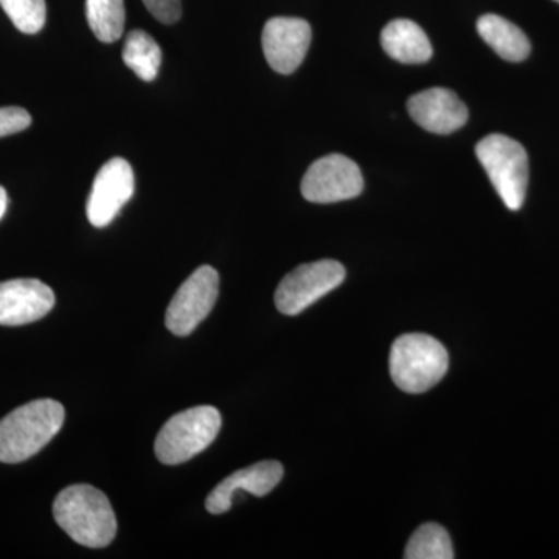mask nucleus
Listing matches in <instances>:
<instances>
[{
  "mask_svg": "<svg viewBox=\"0 0 559 559\" xmlns=\"http://www.w3.org/2000/svg\"><path fill=\"white\" fill-rule=\"evenodd\" d=\"M283 474L285 469L282 463L274 460L255 463L249 468L237 471L210 492L205 500V509L212 514L227 513L234 503V496L241 489L257 498H263L277 487L283 479Z\"/></svg>",
  "mask_w": 559,
  "mask_h": 559,
  "instance_id": "ddd939ff",
  "label": "nucleus"
},
{
  "mask_svg": "<svg viewBox=\"0 0 559 559\" xmlns=\"http://www.w3.org/2000/svg\"><path fill=\"white\" fill-rule=\"evenodd\" d=\"M0 7L17 31L35 35L46 24V0H0Z\"/></svg>",
  "mask_w": 559,
  "mask_h": 559,
  "instance_id": "6ab92c4d",
  "label": "nucleus"
},
{
  "mask_svg": "<svg viewBox=\"0 0 559 559\" xmlns=\"http://www.w3.org/2000/svg\"><path fill=\"white\" fill-rule=\"evenodd\" d=\"M31 124L32 116L28 110L17 108V106L0 108V138L17 134V132L27 130Z\"/></svg>",
  "mask_w": 559,
  "mask_h": 559,
  "instance_id": "aec40b11",
  "label": "nucleus"
},
{
  "mask_svg": "<svg viewBox=\"0 0 559 559\" xmlns=\"http://www.w3.org/2000/svg\"><path fill=\"white\" fill-rule=\"evenodd\" d=\"M480 38L491 47L500 58L510 62L527 60L532 44L513 22L498 14H485L477 21Z\"/></svg>",
  "mask_w": 559,
  "mask_h": 559,
  "instance_id": "2eb2a0df",
  "label": "nucleus"
},
{
  "mask_svg": "<svg viewBox=\"0 0 559 559\" xmlns=\"http://www.w3.org/2000/svg\"><path fill=\"white\" fill-rule=\"evenodd\" d=\"M362 190V173L358 165L342 154H330L316 160L301 180V194L314 204L353 200Z\"/></svg>",
  "mask_w": 559,
  "mask_h": 559,
  "instance_id": "6e6552de",
  "label": "nucleus"
},
{
  "mask_svg": "<svg viewBox=\"0 0 559 559\" xmlns=\"http://www.w3.org/2000/svg\"><path fill=\"white\" fill-rule=\"evenodd\" d=\"M311 25L299 17H272L263 31V51L275 72H296L311 46Z\"/></svg>",
  "mask_w": 559,
  "mask_h": 559,
  "instance_id": "9d476101",
  "label": "nucleus"
},
{
  "mask_svg": "<svg viewBox=\"0 0 559 559\" xmlns=\"http://www.w3.org/2000/svg\"><path fill=\"white\" fill-rule=\"evenodd\" d=\"M218 294V272L212 266L198 267L173 297L165 325L176 336H189L213 310Z\"/></svg>",
  "mask_w": 559,
  "mask_h": 559,
  "instance_id": "0eeeda50",
  "label": "nucleus"
},
{
  "mask_svg": "<svg viewBox=\"0 0 559 559\" xmlns=\"http://www.w3.org/2000/svg\"><path fill=\"white\" fill-rule=\"evenodd\" d=\"M53 516L66 533L84 547L102 549L117 535V520L105 492L91 485L62 489L53 503Z\"/></svg>",
  "mask_w": 559,
  "mask_h": 559,
  "instance_id": "f257e3e1",
  "label": "nucleus"
},
{
  "mask_svg": "<svg viewBox=\"0 0 559 559\" xmlns=\"http://www.w3.org/2000/svg\"><path fill=\"white\" fill-rule=\"evenodd\" d=\"M412 119L423 130L433 134H451L465 127L468 121V108L457 95L443 87L418 92L407 102Z\"/></svg>",
  "mask_w": 559,
  "mask_h": 559,
  "instance_id": "f8f14e48",
  "label": "nucleus"
},
{
  "mask_svg": "<svg viewBox=\"0 0 559 559\" xmlns=\"http://www.w3.org/2000/svg\"><path fill=\"white\" fill-rule=\"evenodd\" d=\"M382 49L403 64H423L432 58L428 35L414 21L396 20L381 33Z\"/></svg>",
  "mask_w": 559,
  "mask_h": 559,
  "instance_id": "4468645a",
  "label": "nucleus"
},
{
  "mask_svg": "<svg viewBox=\"0 0 559 559\" xmlns=\"http://www.w3.org/2000/svg\"><path fill=\"white\" fill-rule=\"evenodd\" d=\"M555 2L559 3V0H555Z\"/></svg>",
  "mask_w": 559,
  "mask_h": 559,
  "instance_id": "5701e85b",
  "label": "nucleus"
},
{
  "mask_svg": "<svg viewBox=\"0 0 559 559\" xmlns=\"http://www.w3.org/2000/svg\"><path fill=\"white\" fill-rule=\"evenodd\" d=\"M64 415L58 401L36 400L0 419V462L21 463L38 454L60 432Z\"/></svg>",
  "mask_w": 559,
  "mask_h": 559,
  "instance_id": "f03ea898",
  "label": "nucleus"
},
{
  "mask_svg": "<svg viewBox=\"0 0 559 559\" xmlns=\"http://www.w3.org/2000/svg\"><path fill=\"white\" fill-rule=\"evenodd\" d=\"M91 31L102 43H116L124 31L123 0H86Z\"/></svg>",
  "mask_w": 559,
  "mask_h": 559,
  "instance_id": "f3484780",
  "label": "nucleus"
},
{
  "mask_svg": "<svg viewBox=\"0 0 559 559\" xmlns=\"http://www.w3.org/2000/svg\"><path fill=\"white\" fill-rule=\"evenodd\" d=\"M476 156L503 204L513 212L520 210L528 186V156L524 146L507 135L491 134L477 143Z\"/></svg>",
  "mask_w": 559,
  "mask_h": 559,
  "instance_id": "39448f33",
  "label": "nucleus"
},
{
  "mask_svg": "<svg viewBox=\"0 0 559 559\" xmlns=\"http://www.w3.org/2000/svg\"><path fill=\"white\" fill-rule=\"evenodd\" d=\"M135 190L134 171L130 162L114 157L100 168L87 198V219L94 227L109 226Z\"/></svg>",
  "mask_w": 559,
  "mask_h": 559,
  "instance_id": "1a4fd4ad",
  "label": "nucleus"
},
{
  "mask_svg": "<svg viewBox=\"0 0 559 559\" xmlns=\"http://www.w3.org/2000/svg\"><path fill=\"white\" fill-rule=\"evenodd\" d=\"M121 58L140 80H156L162 64V50L159 44L148 33L143 31L128 33Z\"/></svg>",
  "mask_w": 559,
  "mask_h": 559,
  "instance_id": "dca6fc26",
  "label": "nucleus"
},
{
  "mask_svg": "<svg viewBox=\"0 0 559 559\" xmlns=\"http://www.w3.org/2000/svg\"><path fill=\"white\" fill-rule=\"evenodd\" d=\"M406 559H452L454 550L447 530L437 524H425L407 543Z\"/></svg>",
  "mask_w": 559,
  "mask_h": 559,
  "instance_id": "a211bd4d",
  "label": "nucleus"
},
{
  "mask_svg": "<svg viewBox=\"0 0 559 559\" xmlns=\"http://www.w3.org/2000/svg\"><path fill=\"white\" fill-rule=\"evenodd\" d=\"M223 418L212 406L191 407L165 423L154 451L164 465H180L207 450L218 437Z\"/></svg>",
  "mask_w": 559,
  "mask_h": 559,
  "instance_id": "20e7f679",
  "label": "nucleus"
},
{
  "mask_svg": "<svg viewBox=\"0 0 559 559\" xmlns=\"http://www.w3.org/2000/svg\"><path fill=\"white\" fill-rule=\"evenodd\" d=\"M345 280L340 261L320 260L301 264L280 282L275 290V307L285 316H297L323 296L336 289Z\"/></svg>",
  "mask_w": 559,
  "mask_h": 559,
  "instance_id": "423d86ee",
  "label": "nucleus"
},
{
  "mask_svg": "<svg viewBox=\"0 0 559 559\" xmlns=\"http://www.w3.org/2000/svg\"><path fill=\"white\" fill-rule=\"evenodd\" d=\"M7 209H9V194H7V190L0 186V219L5 215Z\"/></svg>",
  "mask_w": 559,
  "mask_h": 559,
  "instance_id": "4be33fe9",
  "label": "nucleus"
},
{
  "mask_svg": "<svg viewBox=\"0 0 559 559\" xmlns=\"http://www.w3.org/2000/svg\"><path fill=\"white\" fill-rule=\"evenodd\" d=\"M389 364L392 380L403 392L425 393L443 380L450 356L432 336L411 333L393 342Z\"/></svg>",
  "mask_w": 559,
  "mask_h": 559,
  "instance_id": "7ed1b4c3",
  "label": "nucleus"
},
{
  "mask_svg": "<svg viewBox=\"0 0 559 559\" xmlns=\"http://www.w3.org/2000/svg\"><path fill=\"white\" fill-rule=\"evenodd\" d=\"M146 10L162 24H176L182 16L180 0H143Z\"/></svg>",
  "mask_w": 559,
  "mask_h": 559,
  "instance_id": "412c9836",
  "label": "nucleus"
},
{
  "mask_svg": "<svg viewBox=\"0 0 559 559\" xmlns=\"http://www.w3.org/2000/svg\"><path fill=\"white\" fill-rule=\"evenodd\" d=\"M55 307V294L36 278L0 283V325L20 326L36 322Z\"/></svg>",
  "mask_w": 559,
  "mask_h": 559,
  "instance_id": "9b49d317",
  "label": "nucleus"
}]
</instances>
